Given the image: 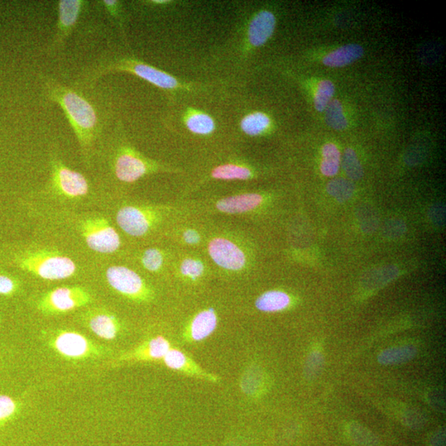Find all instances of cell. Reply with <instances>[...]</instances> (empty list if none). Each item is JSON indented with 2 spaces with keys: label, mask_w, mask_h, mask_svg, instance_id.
Here are the masks:
<instances>
[{
  "label": "cell",
  "mask_w": 446,
  "mask_h": 446,
  "mask_svg": "<svg viewBox=\"0 0 446 446\" xmlns=\"http://www.w3.org/2000/svg\"><path fill=\"white\" fill-rule=\"evenodd\" d=\"M42 83L47 99L58 104L63 110L78 138L84 162L89 165L99 128V118L95 109L79 91L50 76H45Z\"/></svg>",
  "instance_id": "cell-1"
},
{
  "label": "cell",
  "mask_w": 446,
  "mask_h": 446,
  "mask_svg": "<svg viewBox=\"0 0 446 446\" xmlns=\"http://www.w3.org/2000/svg\"><path fill=\"white\" fill-rule=\"evenodd\" d=\"M13 261L18 268L47 280H59L73 276L76 266L71 259L47 252L18 254Z\"/></svg>",
  "instance_id": "cell-2"
},
{
  "label": "cell",
  "mask_w": 446,
  "mask_h": 446,
  "mask_svg": "<svg viewBox=\"0 0 446 446\" xmlns=\"http://www.w3.org/2000/svg\"><path fill=\"white\" fill-rule=\"evenodd\" d=\"M47 342L57 354L72 361L102 357L106 353L102 345L74 330H56L47 337Z\"/></svg>",
  "instance_id": "cell-3"
},
{
  "label": "cell",
  "mask_w": 446,
  "mask_h": 446,
  "mask_svg": "<svg viewBox=\"0 0 446 446\" xmlns=\"http://www.w3.org/2000/svg\"><path fill=\"white\" fill-rule=\"evenodd\" d=\"M92 297L81 287H61L47 292L38 303L46 314H63L91 303Z\"/></svg>",
  "instance_id": "cell-4"
},
{
  "label": "cell",
  "mask_w": 446,
  "mask_h": 446,
  "mask_svg": "<svg viewBox=\"0 0 446 446\" xmlns=\"http://www.w3.org/2000/svg\"><path fill=\"white\" fill-rule=\"evenodd\" d=\"M81 232L88 247L96 252L110 254L118 250L121 241L109 221L103 217L86 218L81 223Z\"/></svg>",
  "instance_id": "cell-5"
},
{
  "label": "cell",
  "mask_w": 446,
  "mask_h": 446,
  "mask_svg": "<svg viewBox=\"0 0 446 446\" xmlns=\"http://www.w3.org/2000/svg\"><path fill=\"white\" fill-rule=\"evenodd\" d=\"M86 4L87 2L84 0H60L57 2L58 19L56 32L51 44L48 47V54L56 55L63 49L66 42L78 26Z\"/></svg>",
  "instance_id": "cell-6"
},
{
  "label": "cell",
  "mask_w": 446,
  "mask_h": 446,
  "mask_svg": "<svg viewBox=\"0 0 446 446\" xmlns=\"http://www.w3.org/2000/svg\"><path fill=\"white\" fill-rule=\"evenodd\" d=\"M113 172L124 183H134L150 173L153 166L137 152L128 147H119L113 158Z\"/></svg>",
  "instance_id": "cell-7"
},
{
  "label": "cell",
  "mask_w": 446,
  "mask_h": 446,
  "mask_svg": "<svg viewBox=\"0 0 446 446\" xmlns=\"http://www.w3.org/2000/svg\"><path fill=\"white\" fill-rule=\"evenodd\" d=\"M106 279L109 285L119 294L134 300H146L150 296L145 282L135 271L124 266L108 268Z\"/></svg>",
  "instance_id": "cell-8"
},
{
  "label": "cell",
  "mask_w": 446,
  "mask_h": 446,
  "mask_svg": "<svg viewBox=\"0 0 446 446\" xmlns=\"http://www.w3.org/2000/svg\"><path fill=\"white\" fill-rule=\"evenodd\" d=\"M51 183L57 193L69 199L81 198L89 193V183L85 177L70 169L60 160L52 161Z\"/></svg>",
  "instance_id": "cell-9"
},
{
  "label": "cell",
  "mask_w": 446,
  "mask_h": 446,
  "mask_svg": "<svg viewBox=\"0 0 446 446\" xmlns=\"http://www.w3.org/2000/svg\"><path fill=\"white\" fill-rule=\"evenodd\" d=\"M156 213L151 209L127 206L117 214L118 226L132 237H142L147 234L155 223Z\"/></svg>",
  "instance_id": "cell-10"
},
{
  "label": "cell",
  "mask_w": 446,
  "mask_h": 446,
  "mask_svg": "<svg viewBox=\"0 0 446 446\" xmlns=\"http://www.w3.org/2000/svg\"><path fill=\"white\" fill-rule=\"evenodd\" d=\"M209 252L213 261L226 270L239 271L246 265V256L242 249L227 238L213 239L209 244Z\"/></svg>",
  "instance_id": "cell-11"
},
{
  "label": "cell",
  "mask_w": 446,
  "mask_h": 446,
  "mask_svg": "<svg viewBox=\"0 0 446 446\" xmlns=\"http://www.w3.org/2000/svg\"><path fill=\"white\" fill-rule=\"evenodd\" d=\"M86 326L97 337L106 340L116 338L121 330L116 316L104 311L89 313L86 318Z\"/></svg>",
  "instance_id": "cell-12"
},
{
  "label": "cell",
  "mask_w": 446,
  "mask_h": 446,
  "mask_svg": "<svg viewBox=\"0 0 446 446\" xmlns=\"http://www.w3.org/2000/svg\"><path fill=\"white\" fill-rule=\"evenodd\" d=\"M171 349V344L166 338L157 337L149 340L135 351L123 354L116 362L159 361L166 357Z\"/></svg>",
  "instance_id": "cell-13"
},
{
  "label": "cell",
  "mask_w": 446,
  "mask_h": 446,
  "mask_svg": "<svg viewBox=\"0 0 446 446\" xmlns=\"http://www.w3.org/2000/svg\"><path fill=\"white\" fill-rule=\"evenodd\" d=\"M275 24V17L271 12L264 11L257 13L249 26V42L253 47L263 46L274 33Z\"/></svg>",
  "instance_id": "cell-14"
},
{
  "label": "cell",
  "mask_w": 446,
  "mask_h": 446,
  "mask_svg": "<svg viewBox=\"0 0 446 446\" xmlns=\"http://www.w3.org/2000/svg\"><path fill=\"white\" fill-rule=\"evenodd\" d=\"M262 202L263 197L261 194H244L220 200L217 209L221 212L230 214L244 213L256 209Z\"/></svg>",
  "instance_id": "cell-15"
},
{
  "label": "cell",
  "mask_w": 446,
  "mask_h": 446,
  "mask_svg": "<svg viewBox=\"0 0 446 446\" xmlns=\"http://www.w3.org/2000/svg\"><path fill=\"white\" fill-rule=\"evenodd\" d=\"M218 316L212 309L200 311L190 324V337L194 342H201L212 335L218 327Z\"/></svg>",
  "instance_id": "cell-16"
},
{
  "label": "cell",
  "mask_w": 446,
  "mask_h": 446,
  "mask_svg": "<svg viewBox=\"0 0 446 446\" xmlns=\"http://www.w3.org/2000/svg\"><path fill=\"white\" fill-rule=\"evenodd\" d=\"M364 49L358 44H347L337 48L326 56L323 64L329 67H343L361 58Z\"/></svg>",
  "instance_id": "cell-17"
},
{
  "label": "cell",
  "mask_w": 446,
  "mask_h": 446,
  "mask_svg": "<svg viewBox=\"0 0 446 446\" xmlns=\"http://www.w3.org/2000/svg\"><path fill=\"white\" fill-rule=\"evenodd\" d=\"M290 304V297L285 292L272 290L263 294L256 301L258 310L265 313H275L284 310Z\"/></svg>",
  "instance_id": "cell-18"
},
{
  "label": "cell",
  "mask_w": 446,
  "mask_h": 446,
  "mask_svg": "<svg viewBox=\"0 0 446 446\" xmlns=\"http://www.w3.org/2000/svg\"><path fill=\"white\" fill-rule=\"evenodd\" d=\"M416 353L414 345H400L383 351L378 357V361L385 366L406 363L414 359Z\"/></svg>",
  "instance_id": "cell-19"
},
{
  "label": "cell",
  "mask_w": 446,
  "mask_h": 446,
  "mask_svg": "<svg viewBox=\"0 0 446 446\" xmlns=\"http://www.w3.org/2000/svg\"><path fill=\"white\" fill-rule=\"evenodd\" d=\"M340 153L339 149L333 143H328L323 148V161L321 164V172L325 176L333 177L337 175L340 170Z\"/></svg>",
  "instance_id": "cell-20"
},
{
  "label": "cell",
  "mask_w": 446,
  "mask_h": 446,
  "mask_svg": "<svg viewBox=\"0 0 446 446\" xmlns=\"http://www.w3.org/2000/svg\"><path fill=\"white\" fill-rule=\"evenodd\" d=\"M270 125L271 119L266 114L261 112L247 115L241 123L242 131L249 136L261 135Z\"/></svg>",
  "instance_id": "cell-21"
},
{
  "label": "cell",
  "mask_w": 446,
  "mask_h": 446,
  "mask_svg": "<svg viewBox=\"0 0 446 446\" xmlns=\"http://www.w3.org/2000/svg\"><path fill=\"white\" fill-rule=\"evenodd\" d=\"M347 430L349 439L357 446H380V445L378 436L361 424L349 423Z\"/></svg>",
  "instance_id": "cell-22"
},
{
  "label": "cell",
  "mask_w": 446,
  "mask_h": 446,
  "mask_svg": "<svg viewBox=\"0 0 446 446\" xmlns=\"http://www.w3.org/2000/svg\"><path fill=\"white\" fill-rule=\"evenodd\" d=\"M186 125L189 130L199 135H209L215 129V123L209 115L194 112L186 118Z\"/></svg>",
  "instance_id": "cell-23"
},
{
  "label": "cell",
  "mask_w": 446,
  "mask_h": 446,
  "mask_svg": "<svg viewBox=\"0 0 446 446\" xmlns=\"http://www.w3.org/2000/svg\"><path fill=\"white\" fill-rule=\"evenodd\" d=\"M252 173L248 168L234 164H226L215 168L212 176L215 179L224 180H248Z\"/></svg>",
  "instance_id": "cell-24"
},
{
  "label": "cell",
  "mask_w": 446,
  "mask_h": 446,
  "mask_svg": "<svg viewBox=\"0 0 446 446\" xmlns=\"http://www.w3.org/2000/svg\"><path fill=\"white\" fill-rule=\"evenodd\" d=\"M326 111V120L328 126L335 130H344L348 126L347 118H345L342 103L338 99H333L329 103Z\"/></svg>",
  "instance_id": "cell-25"
},
{
  "label": "cell",
  "mask_w": 446,
  "mask_h": 446,
  "mask_svg": "<svg viewBox=\"0 0 446 446\" xmlns=\"http://www.w3.org/2000/svg\"><path fill=\"white\" fill-rule=\"evenodd\" d=\"M343 169L349 179L361 180L364 175L363 167L359 161L357 153L353 149L347 148L344 152L342 158Z\"/></svg>",
  "instance_id": "cell-26"
},
{
  "label": "cell",
  "mask_w": 446,
  "mask_h": 446,
  "mask_svg": "<svg viewBox=\"0 0 446 446\" xmlns=\"http://www.w3.org/2000/svg\"><path fill=\"white\" fill-rule=\"evenodd\" d=\"M327 190L328 194L339 202H344L352 198L354 187L351 181L339 178L330 180L327 186Z\"/></svg>",
  "instance_id": "cell-27"
},
{
  "label": "cell",
  "mask_w": 446,
  "mask_h": 446,
  "mask_svg": "<svg viewBox=\"0 0 446 446\" xmlns=\"http://www.w3.org/2000/svg\"><path fill=\"white\" fill-rule=\"evenodd\" d=\"M334 93L335 86L332 81L328 80L320 81L314 97L315 108L318 112L325 111Z\"/></svg>",
  "instance_id": "cell-28"
},
{
  "label": "cell",
  "mask_w": 446,
  "mask_h": 446,
  "mask_svg": "<svg viewBox=\"0 0 446 446\" xmlns=\"http://www.w3.org/2000/svg\"><path fill=\"white\" fill-rule=\"evenodd\" d=\"M142 263L144 268L148 271L156 272L160 270L163 264H164V255L158 249H148L143 253Z\"/></svg>",
  "instance_id": "cell-29"
},
{
  "label": "cell",
  "mask_w": 446,
  "mask_h": 446,
  "mask_svg": "<svg viewBox=\"0 0 446 446\" xmlns=\"http://www.w3.org/2000/svg\"><path fill=\"white\" fill-rule=\"evenodd\" d=\"M166 366L175 371H184L188 364V358L185 354L176 349H171L163 358Z\"/></svg>",
  "instance_id": "cell-30"
},
{
  "label": "cell",
  "mask_w": 446,
  "mask_h": 446,
  "mask_svg": "<svg viewBox=\"0 0 446 446\" xmlns=\"http://www.w3.org/2000/svg\"><path fill=\"white\" fill-rule=\"evenodd\" d=\"M180 271L184 276L195 280L204 275V265L203 262L196 259H186L181 264Z\"/></svg>",
  "instance_id": "cell-31"
},
{
  "label": "cell",
  "mask_w": 446,
  "mask_h": 446,
  "mask_svg": "<svg viewBox=\"0 0 446 446\" xmlns=\"http://www.w3.org/2000/svg\"><path fill=\"white\" fill-rule=\"evenodd\" d=\"M324 357L320 352H314L306 359L305 366V376L309 380L316 378L323 369Z\"/></svg>",
  "instance_id": "cell-32"
},
{
  "label": "cell",
  "mask_w": 446,
  "mask_h": 446,
  "mask_svg": "<svg viewBox=\"0 0 446 446\" xmlns=\"http://www.w3.org/2000/svg\"><path fill=\"white\" fill-rule=\"evenodd\" d=\"M18 405L12 397L0 395V423L11 419L16 414Z\"/></svg>",
  "instance_id": "cell-33"
},
{
  "label": "cell",
  "mask_w": 446,
  "mask_h": 446,
  "mask_svg": "<svg viewBox=\"0 0 446 446\" xmlns=\"http://www.w3.org/2000/svg\"><path fill=\"white\" fill-rule=\"evenodd\" d=\"M404 423L412 430H419L425 425V419L423 415L415 410H407L402 415Z\"/></svg>",
  "instance_id": "cell-34"
},
{
  "label": "cell",
  "mask_w": 446,
  "mask_h": 446,
  "mask_svg": "<svg viewBox=\"0 0 446 446\" xmlns=\"http://www.w3.org/2000/svg\"><path fill=\"white\" fill-rule=\"evenodd\" d=\"M18 289V283L14 278L0 274V295H12Z\"/></svg>",
  "instance_id": "cell-35"
},
{
  "label": "cell",
  "mask_w": 446,
  "mask_h": 446,
  "mask_svg": "<svg viewBox=\"0 0 446 446\" xmlns=\"http://www.w3.org/2000/svg\"><path fill=\"white\" fill-rule=\"evenodd\" d=\"M428 444L430 446H445V430L440 429L430 436Z\"/></svg>",
  "instance_id": "cell-36"
},
{
  "label": "cell",
  "mask_w": 446,
  "mask_h": 446,
  "mask_svg": "<svg viewBox=\"0 0 446 446\" xmlns=\"http://www.w3.org/2000/svg\"><path fill=\"white\" fill-rule=\"evenodd\" d=\"M184 241L190 244H196L200 242V236L194 230H188L184 233Z\"/></svg>",
  "instance_id": "cell-37"
}]
</instances>
